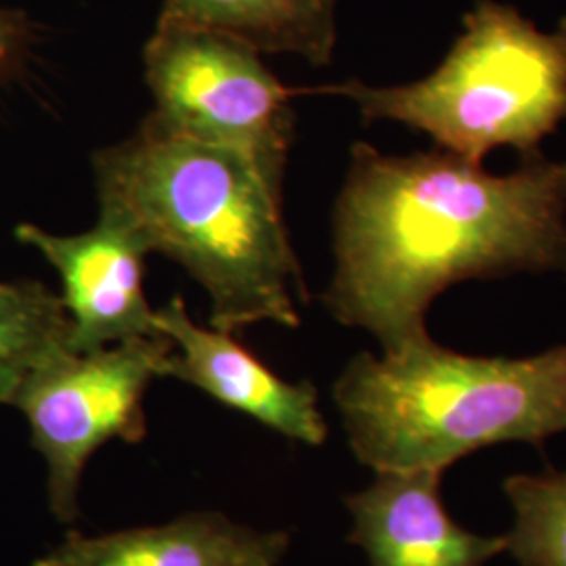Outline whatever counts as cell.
Segmentation results:
<instances>
[{
	"label": "cell",
	"instance_id": "12",
	"mask_svg": "<svg viewBox=\"0 0 566 566\" xmlns=\"http://www.w3.org/2000/svg\"><path fill=\"white\" fill-rule=\"evenodd\" d=\"M70 348L60 294L36 280L0 282V405H11L25 378Z\"/></svg>",
	"mask_w": 566,
	"mask_h": 566
},
{
	"label": "cell",
	"instance_id": "5",
	"mask_svg": "<svg viewBox=\"0 0 566 566\" xmlns=\"http://www.w3.org/2000/svg\"><path fill=\"white\" fill-rule=\"evenodd\" d=\"M145 84L160 120L229 149L283 189L294 143L296 91L264 65L263 53L212 30L158 15L143 46Z\"/></svg>",
	"mask_w": 566,
	"mask_h": 566
},
{
	"label": "cell",
	"instance_id": "6",
	"mask_svg": "<svg viewBox=\"0 0 566 566\" xmlns=\"http://www.w3.org/2000/svg\"><path fill=\"white\" fill-rule=\"evenodd\" d=\"M172 353L166 336L74 353L42 361L13 399L32 446L46 464L49 507L60 523L81 518V483L88 460L109 441L137 446L147 437L145 397Z\"/></svg>",
	"mask_w": 566,
	"mask_h": 566
},
{
	"label": "cell",
	"instance_id": "7",
	"mask_svg": "<svg viewBox=\"0 0 566 566\" xmlns=\"http://www.w3.org/2000/svg\"><path fill=\"white\" fill-rule=\"evenodd\" d=\"M15 238L60 273L74 353L163 336L156 308L145 294V259L151 250L116 212L99 208L97 224L78 235H55L36 224L20 223Z\"/></svg>",
	"mask_w": 566,
	"mask_h": 566
},
{
	"label": "cell",
	"instance_id": "1",
	"mask_svg": "<svg viewBox=\"0 0 566 566\" xmlns=\"http://www.w3.org/2000/svg\"><path fill=\"white\" fill-rule=\"evenodd\" d=\"M329 315L386 355L428 338L426 315L455 283L566 273V160L491 175L446 149L386 156L355 143L334 208Z\"/></svg>",
	"mask_w": 566,
	"mask_h": 566
},
{
	"label": "cell",
	"instance_id": "10",
	"mask_svg": "<svg viewBox=\"0 0 566 566\" xmlns=\"http://www.w3.org/2000/svg\"><path fill=\"white\" fill-rule=\"evenodd\" d=\"M285 531H256L219 512L102 535L70 531L32 566H280Z\"/></svg>",
	"mask_w": 566,
	"mask_h": 566
},
{
	"label": "cell",
	"instance_id": "9",
	"mask_svg": "<svg viewBox=\"0 0 566 566\" xmlns=\"http://www.w3.org/2000/svg\"><path fill=\"white\" fill-rule=\"evenodd\" d=\"M446 470L376 472L374 483L344 500L353 514L348 542L369 566H485L506 552V535L468 531L449 514L441 483Z\"/></svg>",
	"mask_w": 566,
	"mask_h": 566
},
{
	"label": "cell",
	"instance_id": "11",
	"mask_svg": "<svg viewBox=\"0 0 566 566\" xmlns=\"http://www.w3.org/2000/svg\"><path fill=\"white\" fill-rule=\"evenodd\" d=\"M340 0H163V18L245 42L259 53H285L329 65L338 41Z\"/></svg>",
	"mask_w": 566,
	"mask_h": 566
},
{
	"label": "cell",
	"instance_id": "14",
	"mask_svg": "<svg viewBox=\"0 0 566 566\" xmlns=\"http://www.w3.org/2000/svg\"><path fill=\"white\" fill-rule=\"evenodd\" d=\"M36 42V25L20 9L0 7V84L23 72Z\"/></svg>",
	"mask_w": 566,
	"mask_h": 566
},
{
	"label": "cell",
	"instance_id": "4",
	"mask_svg": "<svg viewBox=\"0 0 566 566\" xmlns=\"http://www.w3.org/2000/svg\"><path fill=\"white\" fill-rule=\"evenodd\" d=\"M313 93L350 99L367 126L390 120L426 133L468 163L483 164L497 147L533 158L566 120V18L542 32L514 7L479 0L446 60L422 81H348Z\"/></svg>",
	"mask_w": 566,
	"mask_h": 566
},
{
	"label": "cell",
	"instance_id": "2",
	"mask_svg": "<svg viewBox=\"0 0 566 566\" xmlns=\"http://www.w3.org/2000/svg\"><path fill=\"white\" fill-rule=\"evenodd\" d=\"M99 208L133 224L202 285L210 327H298L303 271L283 221V189L242 156L191 139L149 114L93 156Z\"/></svg>",
	"mask_w": 566,
	"mask_h": 566
},
{
	"label": "cell",
	"instance_id": "3",
	"mask_svg": "<svg viewBox=\"0 0 566 566\" xmlns=\"http://www.w3.org/2000/svg\"><path fill=\"white\" fill-rule=\"evenodd\" d=\"M355 458L374 472L447 470L485 447L544 451L566 432V344L533 357H472L430 336L399 353H359L334 385Z\"/></svg>",
	"mask_w": 566,
	"mask_h": 566
},
{
	"label": "cell",
	"instance_id": "8",
	"mask_svg": "<svg viewBox=\"0 0 566 566\" xmlns=\"http://www.w3.org/2000/svg\"><path fill=\"white\" fill-rule=\"evenodd\" d=\"M158 332L172 343L164 378H175L214 401L304 446H324L327 424L319 392L308 380L290 382L242 343L214 327L196 324L181 296L156 308Z\"/></svg>",
	"mask_w": 566,
	"mask_h": 566
},
{
	"label": "cell",
	"instance_id": "13",
	"mask_svg": "<svg viewBox=\"0 0 566 566\" xmlns=\"http://www.w3.org/2000/svg\"><path fill=\"white\" fill-rule=\"evenodd\" d=\"M504 493L514 507L506 552L521 566H566V472L512 474Z\"/></svg>",
	"mask_w": 566,
	"mask_h": 566
}]
</instances>
